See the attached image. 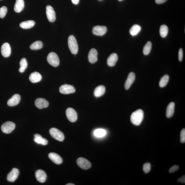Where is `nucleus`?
Returning a JSON list of instances; mask_svg holds the SVG:
<instances>
[{"label": "nucleus", "instance_id": "nucleus-38", "mask_svg": "<svg viewBox=\"0 0 185 185\" xmlns=\"http://www.w3.org/2000/svg\"><path fill=\"white\" fill-rule=\"evenodd\" d=\"M178 181L179 182L185 183V176L184 175L181 176L178 180Z\"/></svg>", "mask_w": 185, "mask_h": 185}, {"label": "nucleus", "instance_id": "nucleus-17", "mask_svg": "<svg viewBox=\"0 0 185 185\" xmlns=\"http://www.w3.org/2000/svg\"><path fill=\"white\" fill-rule=\"evenodd\" d=\"M48 157L51 161L55 164L60 165L63 162L62 158L59 155L54 153H50L48 155Z\"/></svg>", "mask_w": 185, "mask_h": 185}, {"label": "nucleus", "instance_id": "nucleus-40", "mask_svg": "<svg viewBox=\"0 0 185 185\" xmlns=\"http://www.w3.org/2000/svg\"><path fill=\"white\" fill-rule=\"evenodd\" d=\"M79 1L80 0H71L72 2L75 5H77L79 4Z\"/></svg>", "mask_w": 185, "mask_h": 185}, {"label": "nucleus", "instance_id": "nucleus-28", "mask_svg": "<svg viewBox=\"0 0 185 185\" xmlns=\"http://www.w3.org/2000/svg\"><path fill=\"white\" fill-rule=\"evenodd\" d=\"M160 34L161 37L165 38L167 36L168 32V28L166 25H163L160 27Z\"/></svg>", "mask_w": 185, "mask_h": 185}, {"label": "nucleus", "instance_id": "nucleus-4", "mask_svg": "<svg viewBox=\"0 0 185 185\" xmlns=\"http://www.w3.org/2000/svg\"><path fill=\"white\" fill-rule=\"evenodd\" d=\"M51 136L54 139L61 142L64 141L65 136L61 131L56 128H52L49 130Z\"/></svg>", "mask_w": 185, "mask_h": 185}, {"label": "nucleus", "instance_id": "nucleus-5", "mask_svg": "<svg viewBox=\"0 0 185 185\" xmlns=\"http://www.w3.org/2000/svg\"><path fill=\"white\" fill-rule=\"evenodd\" d=\"M15 124L11 121H7L2 124L1 130L3 132L6 134H9L14 129Z\"/></svg>", "mask_w": 185, "mask_h": 185}, {"label": "nucleus", "instance_id": "nucleus-11", "mask_svg": "<svg viewBox=\"0 0 185 185\" xmlns=\"http://www.w3.org/2000/svg\"><path fill=\"white\" fill-rule=\"evenodd\" d=\"M1 52L3 56L5 57H8L11 55V48L10 45L7 43H5L1 46Z\"/></svg>", "mask_w": 185, "mask_h": 185}, {"label": "nucleus", "instance_id": "nucleus-39", "mask_svg": "<svg viewBox=\"0 0 185 185\" xmlns=\"http://www.w3.org/2000/svg\"><path fill=\"white\" fill-rule=\"evenodd\" d=\"M167 0H155V2L157 4H163L166 2Z\"/></svg>", "mask_w": 185, "mask_h": 185}, {"label": "nucleus", "instance_id": "nucleus-25", "mask_svg": "<svg viewBox=\"0 0 185 185\" xmlns=\"http://www.w3.org/2000/svg\"><path fill=\"white\" fill-rule=\"evenodd\" d=\"M35 24V22L33 20H28L23 22L20 24V26L22 29H29L33 27Z\"/></svg>", "mask_w": 185, "mask_h": 185}, {"label": "nucleus", "instance_id": "nucleus-12", "mask_svg": "<svg viewBox=\"0 0 185 185\" xmlns=\"http://www.w3.org/2000/svg\"><path fill=\"white\" fill-rule=\"evenodd\" d=\"M19 172L18 169L16 168H13L12 171L8 174L7 180L8 181L14 182L17 179L19 176Z\"/></svg>", "mask_w": 185, "mask_h": 185}, {"label": "nucleus", "instance_id": "nucleus-32", "mask_svg": "<svg viewBox=\"0 0 185 185\" xmlns=\"http://www.w3.org/2000/svg\"><path fill=\"white\" fill-rule=\"evenodd\" d=\"M106 132L105 130L102 129H98L95 130L94 132V135L97 138H101L105 136Z\"/></svg>", "mask_w": 185, "mask_h": 185}, {"label": "nucleus", "instance_id": "nucleus-43", "mask_svg": "<svg viewBox=\"0 0 185 185\" xmlns=\"http://www.w3.org/2000/svg\"><path fill=\"white\" fill-rule=\"evenodd\" d=\"M99 1H101V0H99Z\"/></svg>", "mask_w": 185, "mask_h": 185}, {"label": "nucleus", "instance_id": "nucleus-27", "mask_svg": "<svg viewBox=\"0 0 185 185\" xmlns=\"http://www.w3.org/2000/svg\"><path fill=\"white\" fill-rule=\"evenodd\" d=\"M20 66L19 69L20 72V73L24 72L28 66L27 61L26 58H23L21 59L20 61Z\"/></svg>", "mask_w": 185, "mask_h": 185}, {"label": "nucleus", "instance_id": "nucleus-9", "mask_svg": "<svg viewBox=\"0 0 185 185\" xmlns=\"http://www.w3.org/2000/svg\"><path fill=\"white\" fill-rule=\"evenodd\" d=\"M107 30V28L105 26H97L93 27L92 32L96 36H101L105 34Z\"/></svg>", "mask_w": 185, "mask_h": 185}, {"label": "nucleus", "instance_id": "nucleus-34", "mask_svg": "<svg viewBox=\"0 0 185 185\" xmlns=\"http://www.w3.org/2000/svg\"><path fill=\"white\" fill-rule=\"evenodd\" d=\"M151 164L149 163H145L143 166V171L145 173H148L150 171Z\"/></svg>", "mask_w": 185, "mask_h": 185}, {"label": "nucleus", "instance_id": "nucleus-14", "mask_svg": "<svg viewBox=\"0 0 185 185\" xmlns=\"http://www.w3.org/2000/svg\"><path fill=\"white\" fill-rule=\"evenodd\" d=\"M98 53L97 51L95 48H92L90 51L88 55V59L91 64L96 62L97 61Z\"/></svg>", "mask_w": 185, "mask_h": 185}, {"label": "nucleus", "instance_id": "nucleus-6", "mask_svg": "<svg viewBox=\"0 0 185 185\" xmlns=\"http://www.w3.org/2000/svg\"><path fill=\"white\" fill-rule=\"evenodd\" d=\"M66 115L69 121L74 122L77 120V114L76 111L72 108H67L66 111Z\"/></svg>", "mask_w": 185, "mask_h": 185}, {"label": "nucleus", "instance_id": "nucleus-21", "mask_svg": "<svg viewBox=\"0 0 185 185\" xmlns=\"http://www.w3.org/2000/svg\"><path fill=\"white\" fill-rule=\"evenodd\" d=\"M175 104L174 102L170 103L167 107L166 111V116L168 118L172 117L174 112Z\"/></svg>", "mask_w": 185, "mask_h": 185}, {"label": "nucleus", "instance_id": "nucleus-13", "mask_svg": "<svg viewBox=\"0 0 185 185\" xmlns=\"http://www.w3.org/2000/svg\"><path fill=\"white\" fill-rule=\"evenodd\" d=\"M37 107L40 109L47 107L49 105V103L44 98H40L37 99L35 102Z\"/></svg>", "mask_w": 185, "mask_h": 185}, {"label": "nucleus", "instance_id": "nucleus-44", "mask_svg": "<svg viewBox=\"0 0 185 185\" xmlns=\"http://www.w3.org/2000/svg\"><path fill=\"white\" fill-rule=\"evenodd\" d=\"M0 1H1V0H0Z\"/></svg>", "mask_w": 185, "mask_h": 185}, {"label": "nucleus", "instance_id": "nucleus-8", "mask_svg": "<svg viewBox=\"0 0 185 185\" xmlns=\"http://www.w3.org/2000/svg\"><path fill=\"white\" fill-rule=\"evenodd\" d=\"M76 89L71 85L64 84L61 86L59 88L60 92L61 94H67L75 92Z\"/></svg>", "mask_w": 185, "mask_h": 185}, {"label": "nucleus", "instance_id": "nucleus-2", "mask_svg": "<svg viewBox=\"0 0 185 185\" xmlns=\"http://www.w3.org/2000/svg\"><path fill=\"white\" fill-rule=\"evenodd\" d=\"M68 46L70 51L72 54L76 55L78 51V46L77 41L73 35L69 36L68 39Z\"/></svg>", "mask_w": 185, "mask_h": 185}, {"label": "nucleus", "instance_id": "nucleus-7", "mask_svg": "<svg viewBox=\"0 0 185 185\" xmlns=\"http://www.w3.org/2000/svg\"><path fill=\"white\" fill-rule=\"evenodd\" d=\"M46 14L47 19L49 22H53L56 19V14L52 7L50 5L47 6Z\"/></svg>", "mask_w": 185, "mask_h": 185}, {"label": "nucleus", "instance_id": "nucleus-33", "mask_svg": "<svg viewBox=\"0 0 185 185\" xmlns=\"http://www.w3.org/2000/svg\"><path fill=\"white\" fill-rule=\"evenodd\" d=\"M7 12V8L6 7L3 6L0 8V18H4Z\"/></svg>", "mask_w": 185, "mask_h": 185}, {"label": "nucleus", "instance_id": "nucleus-22", "mask_svg": "<svg viewBox=\"0 0 185 185\" xmlns=\"http://www.w3.org/2000/svg\"><path fill=\"white\" fill-rule=\"evenodd\" d=\"M24 3L23 0H16L14 9L16 13H19L24 9Z\"/></svg>", "mask_w": 185, "mask_h": 185}, {"label": "nucleus", "instance_id": "nucleus-24", "mask_svg": "<svg viewBox=\"0 0 185 185\" xmlns=\"http://www.w3.org/2000/svg\"><path fill=\"white\" fill-rule=\"evenodd\" d=\"M34 136V140L35 142L39 144H41L43 145H46L48 143L47 140L43 138L40 135L36 134Z\"/></svg>", "mask_w": 185, "mask_h": 185}, {"label": "nucleus", "instance_id": "nucleus-3", "mask_svg": "<svg viewBox=\"0 0 185 185\" xmlns=\"http://www.w3.org/2000/svg\"><path fill=\"white\" fill-rule=\"evenodd\" d=\"M47 61L49 64L54 67H57L59 64V59L55 53L51 52L48 55Z\"/></svg>", "mask_w": 185, "mask_h": 185}, {"label": "nucleus", "instance_id": "nucleus-26", "mask_svg": "<svg viewBox=\"0 0 185 185\" xmlns=\"http://www.w3.org/2000/svg\"><path fill=\"white\" fill-rule=\"evenodd\" d=\"M141 29L140 26L138 24H135L130 29V34L132 36H136L140 32Z\"/></svg>", "mask_w": 185, "mask_h": 185}, {"label": "nucleus", "instance_id": "nucleus-1", "mask_svg": "<svg viewBox=\"0 0 185 185\" xmlns=\"http://www.w3.org/2000/svg\"><path fill=\"white\" fill-rule=\"evenodd\" d=\"M144 118V113L142 110L139 109L132 113L131 114L130 120L133 124L136 126H139L141 124Z\"/></svg>", "mask_w": 185, "mask_h": 185}, {"label": "nucleus", "instance_id": "nucleus-36", "mask_svg": "<svg viewBox=\"0 0 185 185\" xmlns=\"http://www.w3.org/2000/svg\"><path fill=\"white\" fill-rule=\"evenodd\" d=\"M179 169V166L177 165H174L169 170V172L170 173H173L175 172L176 171H177Z\"/></svg>", "mask_w": 185, "mask_h": 185}, {"label": "nucleus", "instance_id": "nucleus-16", "mask_svg": "<svg viewBox=\"0 0 185 185\" xmlns=\"http://www.w3.org/2000/svg\"><path fill=\"white\" fill-rule=\"evenodd\" d=\"M20 99V96L19 94H15L8 101L7 104L8 106L11 107L17 105L19 104Z\"/></svg>", "mask_w": 185, "mask_h": 185}, {"label": "nucleus", "instance_id": "nucleus-37", "mask_svg": "<svg viewBox=\"0 0 185 185\" xmlns=\"http://www.w3.org/2000/svg\"><path fill=\"white\" fill-rule=\"evenodd\" d=\"M179 61H182L183 58V51L182 48H181L179 51Z\"/></svg>", "mask_w": 185, "mask_h": 185}, {"label": "nucleus", "instance_id": "nucleus-42", "mask_svg": "<svg viewBox=\"0 0 185 185\" xmlns=\"http://www.w3.org/2000/svg\"><path fill=\"white\" fill-rule=\"evenodd\" d=\"M118 1H122V0H118Z\"/></svg>", "mask_w": 185, "mask_h": 185}, {"label": "nucleus", "instance_id": "nucleus-10", "mask_svg": "<svg viewBox=\"0 0 185 185\" xmlns=\"http://www.w3.org/2000/svg\"><path fill=\"white\" fill-rule=\"evenodd\" d=\"M77 164L82 169L87 170L89 169L91 167L90 162L84 158L80 157L77 160Z\"/></svg>", "mask_w": 185, "mask_h": 185}, {"label": "nucleus", "instance_id": "nucleus-31", "mask_svg": "<svg viewBox=\"0 0 185 185\" xmlns=\"http://www.w3.org/2000/svg\"><path fill=\"white\" fill-rule=\"evenodd\" d=\"M43 47V43L41 41H37L32 43L30 48L32 50H38L41 49Z\"/></svg>", "mask_w": 185, "mask_h": 185}, {"label": "nucleus", "instance_id": "nucleus-23", "mask_svg": "<svg viewBox=\"0 0 185 185\" xmlns=\"http://www.w3.org/2000/svg\"><path fill=\"white\" fill-rule=\"evenodd\" d=\"M105 88L103 85L98 86L94 90V96L97 97H100L105 94Z\"/></svg>", "mask_w": 185, "mask_h": 185}, {"label": "nucleus", "instance_id": "nucleus-19", "mask_svg": "<svg viewBox=\"0 0 185 185\" xmlns=\"http://www.w3.org/2000/svg\"><path fill=\"white\" fill-rule=\"evenodd\" d=\"M118 59L117 55L116 53H113L108 58L107 64L108 66L111 67L115 65Z\"/></svg>", "mask_w": 185, "mask_h": 185}, {"label": "nucleus", "instance_id": "nucleus-29", "mask_svg": "<svg viewBox=\"0 0 185 185\" xmlns=\"http://www.w3.org/2000/svg\"><path fill=\"white\" fill-rule=\"evenodd\" d=\"M169 79V76L168 75H165L161 78L160 80L159 85L160 87L164 88L168 84Z\"/></svg>", "mask_w": 185, "mask_h": 185}, {"label": "nucleus", "instance_id": "nucleus-18", "mask_svg": "<svg viewBox=\"0 0 185 185\" xmlns=\"http://www.w3.org/2000/svg\"><path fill=\"white\" fill-rule=\"evenodd\" d=\"M36 176L37 180L41 183H44L46 181L47 175L46 173L43 170H38L36 172Z\"/></svg>", "mask_w": 185, "mask_h": 185}, {"label": "nucleus", "instance_id": "nucleus-15", "mask_svg": "<svg viewBox=\"0 0 185 185\" xmlns=\"http://www.w3.org/2000/svg\"><path fill=\"white\" fill-rule=\"evenodd\" d=\"M136 78L135 73L131 72L128 75L127 79H126L124 84V87L126 90H128L131 87L132 84L134 82Z\"/></svg>", "mask_w": 185, "mask_h": 185}, {"label": "nucleus", "instance_id": "nucleus-35", "mask_svg": "<svg viewBox=\"0 0 185 185\" xmlns=\"http://www.w3.org/2000/svg\"><path fill=\"white\" fill-rule=\"evenodd\" d=\"M180 141L182 143L185 142V129H183L180 133Z\"/></svg>", "mask_w": 185, "mask_h": 185}, {"label": "nucleus", "instance_id": "nucleus-20", "mask_svg": "<svg viewBox=\"0 0 185 185\" xmlns=\"http://www.w3.org/2000/svg\"><path fill=\"white\" fill-rule=\"evenodd\" d=\"M29 80L33 83L39 82L42 79V76L39 72H37L31 73L29 76Z\"/></svg>", "mask_w": 185, "mask_h": 185}, {"label": "nucleus", "instance_id": "nucleus-30", "mask_svg": "<svg viewBox=\"0 0 185 185\" xmlns=\"http://www.w3.org/2000/svg\"><path fill=\"white\" fill-rule=\"evenodd\" d=\"M152 47V43L151 41H148L144 46L143 49V54L145 55H147L149 54Z\"/></svg>", "mask_w": 185, "mask_h": 185}, {"label": "nucleus", "instance_id": "nucleus-41", "mask_svg": "<svg viewBox=\"0 0 185 185\" xmlns=\"http://www.w3.org/2000/svg\"><path fill=\"white\" fill-rule=\"evenodd\" d=\"M75 184H73V183H68L67 184H66V185H74Z\"/></svg>", "mask_w": 185, "mask_h": 185}]
</instances>
